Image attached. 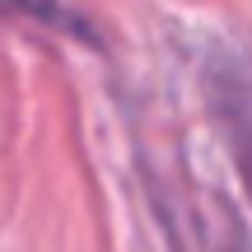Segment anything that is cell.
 <instances>
[{"instance_id": "cell-1", "label": "cell", "mask_w": 252, "mask_h": 252, "mask_svg": "<svg viewBox=\"0 0 252 252\" xmlns=\"http://www.w3.org/2000/svg\"><path fill=\"white\" fill-rule=\"evenodd\" d=\"M210 103H215V117L224 126V140L234 150L238 173L252 187V65L220 61L210 70Z\"/></svg>"}]
</instances>
